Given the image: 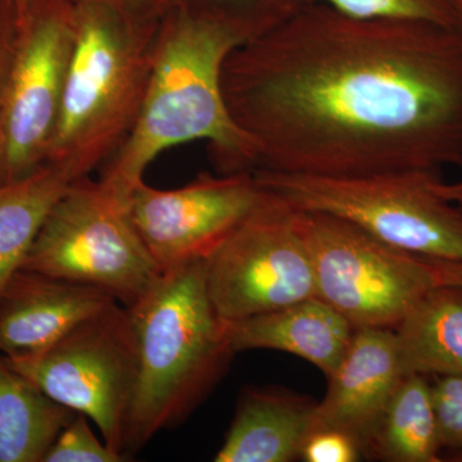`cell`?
I'll use <instances>...</instances> for the list:
<instances>
[{
  "label": "cell",
  "mask_w": 462,
  "mask_h": 462,
  "mask_svg": "<svg viewBox=\"0 0 462 462\" xmlns=\"http://www.w3.org/2000/svg\"><path fill=\"white\" fill-rule=\"evenodd\" d=\"M114 300L98 288L20 267L0 291V354L42 351Z\"/></svg>",
  "instance_id": "obj_13"
},
{
  "label": "cell",
  "mask_w": 462,
  "mask_h": 462,
  "mask_svg": "<svg viewBox=\"0 0 462 462\" xmlns=\"http://www.w3.org/2000/svg\"><path fill=\"white\" fill-rule=\"evenodd\" d=\"M428 261H430L431 273H433L437 285L462 287V263L430 260V258H428Z\"/></svg>",
  "instance_id": "obj_27"
},
{
  "label": "cell",
  "mask_w": 462,
  "mask_h": 462,
  "mask_svg": "<svg viewBox=\"0 0 462 462\" xmlns=\"http://www.w3.org/2000/svg\"><path fill=\"white\" fill-rule=\"evenodd\" d=\"M98 2L107 3L130 14H147V16H162L172 5L170 0H98Z\"/></svg>",
  "instance_id": "obj_26"
},
{
  "label": "cell",
  "mask_w": 462,
  "mask_h": 462,
  "mask_svg": "<svg viewBox=\"0 0 462 462\" xmlns=\"http://www.w3.org/2000/svg\"><path fill=\"white\" fill-rule=\"evenodd\" d=\"M138 378L124 438L132 457L179 427L226 375L236 351L207 293L203 261L161 273L133 306Z\"/></svg>",
  "instance_id": "obj_3"
},
{
  "label": "cell",
  "mask_w": 462,
  "mask_h": 462,
  "mask_svg": "<svg viewBox=\"0 0 462 462\" xmlns=\"http://www.w3.org/2000/svg\"><path fill=\"white\" fill-rule=\"evenodd\" d=\"M452 3H454L456 11H457L458 16L462 20V0H452Z\"/></svg>",
  "instance_id": "obj_30"
},
{
  "label": "cell",
  "mask_w": 462,
  "mask_h": 462,
  "mask_svg": "<svg viewBox=\"0 0 462 462\" xmlns=\"http://www.w3.org/2000/svg\"><path fill=\"white\" fill-rule=\"evenodd\" d=\"M363 20L418 21L462 29L452 0H311Z\"/></svg>",
  "instance_id": "obj_21"
},
{
  "label": "cell",
  "mask_w": 462,
  "mask_h": 462,
  "mask_svg": "<svg viewBox=\"0 0 462 462\" xmlns=\"http://www.w3.org/2000/svg\"><path fill=\"white\" fill-rule=\"evenodd\" d=\"M72 181L65 170L47 163L0 185V291L20 269L45 218Z\"/></svg>",
  "instance_id": "obj_19"
},
{
  "label": "cell",
  "mask_w": 462,
  "mask_h": 462,
  "mask_svg": "<svg viewBox=\"0 0 462 462\" xmlns=\"http://www.w3.org/2000/svg\"><path fill=\"white\" fill-rule=\"evenodd\" d=\"M240 44L223 26L167 9L138 120L98 180L126 199L158 154L193 141L209 143L221 175L254 171L256 147L231 117L223 91L225 60Z\"/></svg>",
  "instance_id": "obj_2"
},
{
  "label": "cell",
  "mask_w": 462,
  "mask_h": 462,
  "mask_svg": "<svg viewBox=\"0 0 462 462\" xmlns=\"http://www.w3.org/2000/svg\"><path fill=\"white\" fill-rule=\"evenodd\" d=\"M236 354L249 349L287 352L330 378L348 351L355 328L319 297L245 320L225 322Z\"/></svg>",
  "instance_id": "obj_15"
},
{
  "label": "cell",
  "mask_w": 462,
  "mask_h": 462,
  "mask_svg": "<svg viewBox=\"0 0 462 462\" xmlns=\"http://www.w3.org/2000/svg\"><path fill=\"white\" fill-rule=\"evenodd\" d=\"M261 189L254 208L203 261L207 293L224 322L316 297L314 269L297 209Z\"/></svg>",
  "instance_id": "obj_9"
},
{
  "label": "cell",
  "mask_w": 462,
  "mask_h": 462,
  "mask_svg": "<svg viewBox=\"0 0 462 462\" xmlns=\"http://www.w3.org/2000/svg\"><path fill=\"white\" fill-rule=\"evenodd\" d=\"M431 393L442 449L462 451V378L436 376Z\"/></svg>",
  "instance_id": "obj_23"
},
{
  "label": "cell",
  "mask_w": 462,
  "mask_h": 462,
  "mask_svg": "<svg viewBox=\"0 0 462 462\" xmlns=\"http://www.w3.org/2000/svg\"><path fill=\"white\" fill-rule=\"evenodd\" d=\"M16 2L18 11H21L23 7H25L26 3L29 2V0H14Z\"/></svg>",
  "instance_id": "obj_31"
},
{
  "label": "cell",
  "mask_w": 462,
  "mask_h": 462,
  "mask_svg": "<svg viewBox=\"0 0 462 462\" xmlns=\"http://www.w3.org/2000/svg\"><path fill=\"white\" fill-rule=\"evenodd\" d=\"M263 189L252 172H202L160 190L144 180L126 197L135 230L161 272L205 261L249 214Z\"/></svg>",
  "instance_id": "obj_11"
},
{
  "label": "cell",
  "mask_w": 462,
  "mask_h": 462,
  "mask_svg": "<svg viewBox=\"0 0 462 462\" xmlns=\"http://www.w3.org/2000/svg\"><path fill=\"white\" fill-rule=\"evenodd\" d=\"M76 415L14 372L0 356V462H42Z\"/></svg>",
  "instance_id": "obj_17"
},
{
  "label": "cell",
  "mask_w": 462,
  "mask_h": 462,
  "mask_svg": "<svg viewBox=\"0 0 462 462\" xmlns=\"http://www.w3.org/2000/svg\"><path fill=\"white\" fill-rule=\"evenodd\" d=\"M437 190L445 197L446 199L451 200L452 203L457 205L462 209V180L447 184L440 180L437 184Z\"/></svg>",
  "instance_id": "obj_28"
},
{
  "label": "cell",
  "mask_w": 462,
  "mask_h": 462,
  "mask_svg": "<svg viewBox=\"0 0 462 462\" xmlns=\"http://www.w3.org/2000/svg\"><path fill=\"white\" fill-rule=\"evenodd\" d=\"M76 38L48 162L72 180L114 156L138 120L162 16L75 0Z\"/></svg>",
  "instance_id": "obj_4"
},
{
  "label": "cell",
  "mask_w": 462,
  "mask_h": 462,
  "mask_svg": "<svg viewBox=\"0 0 462 462\" xmlns=\"http://www.w3.org/2000/svg\"><path fill=\"white\" fill-rule=\"evenodd\" d=\"M442 446L431 384L407 374L380 416L363 455L388 462H439Z\"/></svg>",
  "instance_id": "obj_18"
},
{
  "label": "cell",
  "mask_w": 462,
  "mask_h": 462,
  "mask_svg": "<svg viewBox=\"0 0 462 462\" xmlns=\"http://www.w3.org/2000/svg\"><path fill=\"white\" fill-rule=\"evenodd\" d=\"M0 118V185L47 165L76 38L75 0H29Z\"/></svg>",
  "instance_id": "obj_10"
},
{
  "label": "cell",
  "mask_w": 462,
  "mask_h": 462,
  "mask_svg": "<svg viewBox=\"0 0 462 462\" xmlns=\"http://www.w3.org/2000/svg\"><path fill=\"white\" fill-rule=\"evenodd\" d=\"M361 457L363 451L358 443L339 430L312 431L300 455L306 462H356Z\"/></svg>",
  "instance_id": "obj_24"
},
{
  "label": "cell",
  "mask_w": 462,
  "mask_h": 462,
  "mask_svg": "<svg viewBox=\"0 0 462 462\" xmlns=\"http://www.w3.org/2000/svg\"><path fill=\"white\" fill-rule=\"evenodd\" d=\"M193 16L223 26L243 42L281 25L311 0H170Z\"/></svg>",
  "instance_id": "obj_20"
},
{
  "label": "cell",
  "mask_w": 462,
  "mask_h": 462,
  "mask_svg": "<svg viewBox=\"0 0 462 462\" xmlns=\"http://www.w3.org/2000/svg\"><path fill=\"white\" fill-rule=\"evenodd\" d=\"M3 358L51 400L93 420L103 442L125 456L138 378V345L127 307L114 300L47 348Z\"/></svg>",
  "instance_id": "obj_7"
},
{
  "label": "cell",
  "mask_w": 462,
  "mask_h": 462,
  "mask_svg": "<svg viewBox=\"0 0 462 462\" xmlns=\"http://www.w3.org/2000/svg\"><path fill=\"white\" fill-rule=\"evenodd\" d=\"M297 218L311 257L316 297L355 330L396 329L437 285L427 257L393 247L337 216L297 209Z\"/></svg>",
  "instance_id": "obj_8"
},
{
  "label": "cell",
  "mask_w": 462,
  "mask_h": 462,
  "mask_svg": "<svg viewBox=\"0 0 462 462\" xmlns=\"http://www.w3.org/2000/svg\"><path fill=\"white\" fill-rule=\"evenodd\" d=\"M252 173L261 187L294 208L337 216L410 254L462 263V209L437 190L438 171L352 178Z\"/></svg>",
  "instance_id": "obj_5"
},
{
  "label": "cell",
  "mask_w": 462,
  "mask_h": 462,
  "mask_svg": "<svg viewBox=\"0 0 462 462\" xmlns=\"http://www.w3.org/2000/svg\"><path fill=\"white\" fill-rule=\"evenodd\" d=\"M20 12L14 0H0V118L16 51Z\"/></svg>",
  "instance_id": "obj_25"
},
{
  "label": "cell",
  "mask_w": 462,
  "mask_h": 462,
  "mask_svg": "<svg viewBox=\"0 0 462 462\" xmlns=\"http://www.w3.org/2000/svg\"><path fill=\"white\" fill-rule=\"evenodd\" d=\"M394 331L404 375L462 378V287L431 288Z\"/></svg>",
  "instance_id": "obj_16"
},
{
  "label": "cell",
  "mask_w": 462,
  "mask_h": 462,
  "mask_svg": "<svg viewBox=\"0 0 462 462\" xmlns=\"http://www.w3.org/2000/svg\"><path fill=\"white\" fill-rule=\"evenodd\" d=\"M223 91L256 147L252 172L462 167V29L309 3L231 51Z\"/></svg>",
  "instance_id": "obj_1"
},
{
  "label": "cell",
  "mask_w": 462,
  "mask_h": 462,
  "mask_svg": "<svg viewBox=\"0 0 462 462\" xmlns=\"http://www.w3.org/2000/svg\"><path fill=\"white\" fill-rule=\"evenodd\" d=\"M125 456L100 442L90 430L87 416L76 412L60 430L42 462H121Z\"/></svg>",
  "instance_id": "obj_22"
},
{
  "label": "cell",
  "mask_w": 462,
  "mask_h": 462,
  "mask_svg": "<svg viewBox=\"0 0 462 462\" xmlns=\"http://www.w3.org/2000/svg\"><path fill=\"white\" fill-rule=\"evenodd\" d=\"M403 376L396 331L356 329L345 358L328 378L312 431H343L363 451Z\"/></svg>",
  "instance_id": "obj_12"
},
{
  "label": "cell",
  "mask_w": 462,
  "mask_h": 462,
  "mask_svg": "<svg viewBox=\"0 0 462 462\" xmlns=\"http://www.w3.org/2000/svg\"><path fill=\"white\" fill-rule=\"evenodd\" d=\"M318 401L291 389L247 385L216 462H291L312 431Z\"/></svg>",
  "instance_id": "obj_14"
},
{
  "label": "cell",
  "mask_w": 462,
  "mask_h": 462,
  "mask_svg": "<svg viewBox=\"0 0 462 462\" xmlns=\"http://www.w3.org/2000/svg\"><path fill=\"white\" fill-rule=\"evenodd\" d=\"M446 460L455 461V462H462V451L457 452H449V455L447 456Z\"/></svg>",
  "instance_id": "obj_29"
},
{
  "label": "cell",
  "mask_w": 462,
  "mask_h": 462,
  "mask_svg": "<svg viewBox=\"0 0 462 462\" xmlns=\"http://www.w3.org/2000/svg\"><path fill=\"white\" fill-rule=\"evenodd\" d=\"M21 267L98 288L125 307L162 273L134 227L126 199L90 176L72 181L58 199Z\"/></svg>",
  "instance_id": "obj_6"
}]
</instances>
